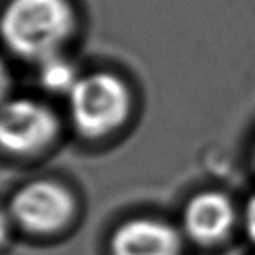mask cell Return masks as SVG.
<instances>
[{
	"label": "cell",
	"mask_w": 255,
	"mask_h": 255,
	"mask_svg": "<svg viewBox=\"0 0 255 255\" xmlns=\"http://www.w3.org/2000/svg\"><path fill=\"white\" fill-rule=\"evenodd\" d=\"M75 24L70 0H7L0 12V40L14 56L40 64L63 54Z\"/></svg>",
	"instance_id": "6da1fadb"
},
{
	"label": "cell",
	"mask_w": 255,
	"mask_h": 255,
	"mask_svg": "<svg viewBox=\"0 0 255 255\" xmlns=\"http://www.w3.org/2000/svg\"><path fill=\"white\" fill-rule=\"evenodd\" d=\"M66 101L71 125L85 139H103L117 132L134 108L128 84L111 71L82 75Z\"/></svg>",
	"instance_id": "7a4b0ae2"
},
{
	"label": "cell",
	"mask_w": 255,
	"mask_h": 255,
	"mask_svg": "<svg viewBox=\"0 0 255 255\" xmlns=\"http://www.w3.org/2000/svg\"><path fill=\"white\" fill-rule=\"evenodd\" d=\"M59 132V120L49 104L33 98H7L0 104V149L33 154L47 148Z\"/></svg>",
	"instance_id": "3957f363"
},
{
	"label": "cell",
	"mask_w": 255,
	"mask_h": 255,
	"mask_svg": "<svg viewBox=\"0 0 255 255\" xmlns=\"http://www.w3.org/2000/svg\"><path fill=\"white\" fill-rule=\"evenodd\" d=\"M14 221L31 233H52L73 214V198L61 184L33 181L23 186L10 202Z\"/></svg>",
	"instance_id": "277c9868"
},
{
	"label": "cell",
	"mask_w": 255,
	"mask_h": 255,
	"mask_svg": "<svg viewBox=\"0 0 255 255\" xmlns=\"http://www.w3.org/2000/svg\"><path fill=\"white\" fill-rule=\"evenodd\" d=\"M113 255H179L181 242L168 224L154 219L125 222L111 238Z\"/></svg>",
	"instance_id": "5b68a950"
},
{
	"label": "cell",
	"mask_w": 255,
	"mask_h": 255,
	"mask_svg": "<svg viewBox=\"0 0 255 255\" xmlns=\"http://www.w3.org/2000/svg\"><path fill=\"white\" fill-rule=\"evenodd\" d=\"M235 221V208L228 196L217 191L196 195L184 212V228L193 240L214 243L229 233Z\"/></svg>",
	"instance_id": "8992f818"
},
{
	"label": "cell",
	"mask_w": 255,
	"mask_h": 255,
	"mask_svg": "<svg viewBox=\"0 0 255 255\" xmlns=\"http://www.w3.org/2000/svg\"><path fill=\"white\" fill-rule=\"evenodd\" d=\"M80 77L82 75L78 73L77 66L70 59H66L63 54L42 61L40 68H38V78H40L42 87L51 94L64 96V98L77 85Z\"/></svg>",
	"instance_id": "52a82bcc"
},
{
	"label": "cell",
	"mask_w": 255,
	"mask_h": 255,
	"mask_svg": "<svg viewBox=\"0 0 255 255\" xmlns=\"http://www.w3.org/2000/svg\"><path fill=\"white\" fill-rule=\"evenodd\" d=\"M9 89H10V73H9V68H7L5 61H3V57L0 56V104L7 99Z\"/></svg>",
	"instance_id": "ba28073f"
},
{
	"label": "cell",
	"mask_w": 255,
	"mask_h": 255,
	"mask_svg": "<svg viewBox=\"0 0 255 255\" xmlns=\"http://www.w3.org/2000/svg\"><path fill=\"white\" fill-rule=\"evenodd\" d=\"M247 229H249L250 238L255 242V195L250 198L249 208H247Z\"/></svg>",
	"instance_id": "9c48e42d"
},
{
	"label": "cell",
	"mask_w": 255,
	"mask_h": 255,
	"mask_svg": "<svg viewBox=\"0 0 255 255\" xmlns=\"http://www.w3.org/2000/svg\"><path fill=\"white\" fill-rule=\"evenodd\" d=\"M9 228H10L9 217H7L3 212H0V245H2L7 240V236H9Z\"/></svg>",
	"instance_id": "30bf717a"
},
{
	"label": "cell",
	"mask_w": 255,
	"mask_h": 255,
	"mask_svg": "<svg viewBox=\"0 0 255 255\" xmlns=\"http://www.w3.org/2000/svg\"><path fill=\"white\" fill-rule=\"evenodd\" d=\"M254 158H255V153H254Z\"/></svg>",
	"instance_id": "8fae6325"
}]
</instances>
